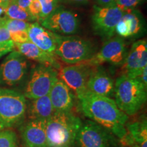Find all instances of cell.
I'll return each instance as SVG.
<instances>
[{
	"mask_svg": "<svg viewBox=\"0 0 147 147\" xmlns=\"http://www.w3.org/2000/svg\"><path fill=\"white\" fill-rule=\"evenodd\" d=\"M40 23L42 26L48 30L64 35L76 33L80 25L78 16L76 13L60 7Z\"/></svg>",
	"mask_w": 147,
	"mask_h": 147,
	"instance_id": "obj_12",
	"label": "cell"
},
{
	"mask_svg": "<svg viewBox=\"0 0 147 147\" xmlns=\"http://www.w3.org/2000/svg\"><path fill=\"white\" fill-rule=\"evenodd\" d=\"M30 100L27 102L26 113L29 120L47 121L55 113L49 95Z\"/></svg>",
	"mask_w": 147,
	"mask_h": 147,
	"instance_id": "obj_20",
	"label": "cell"
},
{
	"mask_svg": "<svg viewBox=\"0 0 147 147\" xmlns=\"http://www.w3.org/2000/svg\"><path fill=\"white\" fill-rule=\"evenodd\" d=\"M32 1H34V0H12V2L16 3V5H18L22 8L27 10L29 4Z\"/></svg>",
	"mask_w": 147,
	"mask_h": 147,
	"instance_id": "obj_31",
	"label": "cell"
},
{
	"mask_svg": "<svg viewBox=\"0 0 147 147\" xmlns=\"http://www.w3.org/2000/svg\"><path fill=\"white\" fill-rule=\"evenodd\" d=\"M27 101L23 93L0 87V123L5 128L22 124L26 116Z\"/></svg>",
	"mask_w": 147,
	"mask_h": 147,
	"instance_id": "obj_4",
	"label": "cell"
},
{
	"mask_svg": "<svg viewBox=\"0 0 147 147\" xmlns=\"http://www.w3.org/2000/svg\"><path fill=\"white\" fill-rule=\"evenodd\" d=\"M82 123L71 111H55L46 121L48 147H74Z\"/></svg>",
	"mask_w": 147,
	"mask_h": 147,
	"instance_id": "obj_2",
	"label": "cell"
},
{
	"mask_svg": "<svg viewBox=\"0 0 147 147\" xmlns=\"http://www.w3.org/2000/svg\"><path fill=\"white\" fill-rule=\"evenodd\" d=\"M29 41L41 50L49 54L55 55L59 35L42 27L38 22L30 23L27 29ZM56 56V55H55Z\"/></svg>",
	"mask_w": 147,
	"mask_h": 147,
	"instance_id": "obj_16",
	"label": "cell"
},
{
	"mask_svg": "<svg viewBox=\"0 0 147 147\" xmlns=\"http://www.w3.org/2000/svg\"><path fill=\"white\" fill-rule=\"evenodd\" d=\"M5 14L7 18L11 19L21 20L27 22L36 21L28 10L21 8L13 2H11L5 8Z\"/></svg>",
	"mask_w": 147,
	"mask_h": 147,
	"instance_id": "obj_21",
	"label": "cell"
},
{
	"mask_svg": "<svg viewBox=\"0 0 147 147\" xmlns=\"http://www.w3.org/2000/svg\"><path fill=\"white\" fill-rule=\"evenodd\" d=\"M144 20L138 10H129L125 11L115 28L121 38H133L140 36L144 32Z\"/></svg>",
	"mask_w": 147,
	"mask_h": 147,
	"instance_id": "obj_15",
	"label": "cell"
},
{
	"mask_svg": "<svg viewBox=\"0 0 147 147\" xmlns=\"http://www.w3.org/2000/svg\"><path fill=\"white\" fill-rule=\"evenodd\" d=\"M14 48L25 58L35 61L42 65L51 66L57 70H59L61 67L58 60L55 58V55L41 50L32 42L14 43Z\"/></svg>",
	"mask_w": 147,
	"mask_h": 147,
	"instance_id": "obj_19",
	"label": "cell"
},
{
	"mask_svg": "<svg viewBox=\"0 0 147 147\" xmlns=\"http://www.w3.org/2000/svg\"><path fill=\"white\" fill-rule=\"evenodd\" d=\"M12 1V0H0V7L5 9Z\"/></svg>",
	"mask_w": 147,
	"mask_h": 147,
	"instance_id": "obj_34",
	"label": "cell"
},
{
	"mask_svg": "<svg viewBox=\"0 0 147 147\" xmlns=\"http://www.w3.org/2000/svg\"><path fill=\"white\" fill-rule=\"evenodd\" d=\"M123 74L136 78L147 67V42L146 39L139 40L131 45L127 52L124 63L121 66Z\"/></svg>",
	"mask_w": 147,
	"mask_h": 147,
	"instance_id": "obj_13",
	"label": "cell"
},
{
	"mask_svg": "<svg viewBox=\"0 0 147 147\" xmlns=\"http://www.w3.org/2000/svg\"><path fill=\"white\" fill-rule=\"evenodd\" d=\"M27 10L30 13L36 22H40V15L42 12V6L40 4L39 0H34L29 4Z\"/></svg>",
	"mask_w": 147,
	"mask_h": 147,
	"instance_id": "obj_26",
	"label": "cell"
},
{
	"mask_svg": "<svg viewBox=\"0 0 147 147\" xmlns=\"http://www.w3.org/2000/svg\"><path fill=\"white\" fill-rule=\"evenodd\" d=\"M42 6V12L40 22L50 15L53 11L59 8V0H39Z\"/></svg>",
	"mask_w": 147,
	"mask_h": 147,
	"instance_id": "obj_24",
	"label": "cell"
},
{
	"mask_svg": "<svg viewBox=\"0 0 147 147\" xmlns=\"http://www.w3.org/2000/svg\"><path fill=\"white\" fill-rule=\"evenodd\" d=\"M28 71L27 58L17 51H12L0 64V86L18 85L25 80Z\"/></svg>",
	"mask_w": 147,
	"mask_h": 147,
	"instance_id": "obj_8",
	"label": "cell"
},
{
	"mask_svg": "<svg viewBox=\"0 0 147 147\" xmlns=\"http://www.w3.org/2000/svg\"><path fill=\"white\" fill-rule=\"evenodd\" d=\"M147 87L136 78L121 75L115 82L114 97L121 111L133 116L142 109L147 99Z\"/></svg>",
	"mask_w": 147,
	"mask_h": 147,
	"instance_id": "obj_3",
	"label": "cell"
},
{
	"mask_svg": "<svg viewBox=\"0 0 147 147\" xmlns=\"http://www.w3.org/2000/svg\"><path fill=\"white\" fill-rule=\"evenodd\" d=\"M3 25L6 27L9 32L14 33L21 31H27L30 23L27 21H21V20L11 19V18H5L3 21H1Z\"/></svg>",
	"mask_w": 147,
	"mask_h": 147,
	"instance_id": "obj_23",
	"label": "cell"
},
{
	"mask_svg": "<svg viewBox=\"0 0 147 147\" xmlns=\"http://www.w3.org/2000/svg\"><path fill=\"white\" fill-rule=\"evenodd\" d=\"M91 0H59V1L65 3H71V4L82 5L88 3Z\"/></svg>",
	"mask_w": 147,
	"mask_h": 147,
	"instance_id": "obj_33",
	"label": "cell"
},
{
	"mask_svg": "<svg viewBox=\"0 0 147 147\" xmlns=\"http://www.w3.org/2000/svg\"><path fill=\"white\" fill-rule=\"evenodd\" d=\"M78 100L80 111L86 117L107 129L120 140L125 137L128 116L119 109L114 99L87 91Z\"/></svg>",
	"mask_w": 147,
	"mask_h": 147,
	"instance_id": "obj_1",
	"label": "cell"
},
{
	"mask_svg": "<svg viewBox=\"0 0 147 147\" xmlns=\"http://www.w3.org/2000/svg\"><path fill=\"white\" fill-rule=\"evenodd\" d=\"M5 129V127H4V125H3L2 123H0V131H1L3 129Z\"/></svg>",
	"mask_w": 147,
	"mask_h": 147,
	"instance_id": "obj_35",
	"label": "cell"
},
{
	"mask_svg": "<svg viewBox=\"0 0 147 147\" xmlns=\"http://www.w3.org/2000/svg\"><path fill=\"white\" fill-rule=\"evenodd\" d=\"M57 78L58 71L56 69L39 63L31 70L23 94L29 100L49 95Z\"/></svg>",
	"mask_w": 147,
	"mask_h": 147,
	"instance_id": "obj_7",
	"label": "cell"
},
{
	"mask_svg": "<svg viewBox=\"0 0 147 147\" xmlns=\"http://www.w3.org/2000/svg\"><path fill=\"white\" fill-rule=\"evenodd\" d=\"M127 55L125 42L121 37L110 38L106 41L99 52L91 59L83 62L93 67L108 63L115 66H122Z\"/></svg>",
	"mask_w": 147,
	"mask_h": 147,
	"instance_id": "obj_9",
	"label": "cell"
},
{
	"mask_svg": "<svg viewBox=\"0 0 147 147\" xmlns=\"http://www.w3.org/2000/svg\"><path fill=\"white\" fill-rule=\"evenodd\" d=\"M94 68L95 67L85 63L65 66L59 69L58 78L65 82L79 98L87 92L88 80Z\"/></svg>",
	"mask_w": 147,
	"mask_h": 147,
	"instance_id": "obj_10",
	"label": "cell"
},
{
	"mask_svg": "<svg viewBox=\"0 0 147 147\" xmlns=\"http://www.w3.org/2000/svg\"><path fill=\"white\" fill-rule=\"evenodd\" d=\"M20 130L23 147H48L46 121L29 120Z\"/></svg>",
	"mask_w": 147,
	"mask_h": 147,
	"instance_id": "obj_14",
	"label": "cell"
},
{
	"mask_svg": "<svg viewBox=\"0 0 147 147\" xmlns=\"http://www.w3.org/2000/svg\"><path fill=\"white\" fill-rule=\"evenodd\" d=\"M14 49V43L12 40L5 42V43L0 44V58L7 53L12 52Z\"/></svg>",
	"mask_w": 147,
	"mask_h": 147,
	"instance_id": "obj_28",
	"label": "cell"
},
{
	"mask_svg": "<svg viewBox=\"0 0 147 147\" xmlns=\"http://www.w3.org/2000/svg\"><path fill=\"white\" fill-rule=\"evenodd\" d=\"M146 73H147V67H146L144 69H143L142 72H141L140 74L137 77L136 79L140 80L142 83L144 84L145 87H147V78H146L147 74Z\"/></svg>",
	"mask_w": 147,
	"mask_h": 147,
	"instance_id": "obj_32",
	"label": "cell"
},
{
	"mask_svg": "<svg viewBox=\"0 0 147 147\" xmlns=\"http://www.w3.org/2000/svg\"><path fill=\"white\" fill-rule=\"evenodd\" d=\"M49 96L55 111H71L75 103V95L65 82L57 78L53 84Z\"/></svg>",
	"mask_w": 147,
	"mask_h": 147,
	"instance_id": "obj_18",
	"label": "cell"
},
{
	"mask_svg": "<svg viewBox=\"0 0 147 147\" xmlns=\"http://www.w3.org/2000/svg\"><path fill=\"white\" fill-rule=\"evenodd\" d=\"M144 1V0H117L116 5L125 12L127 10L135 9Z\"/></svg>",
	"mask_w": 147,
	"mask_h": 147,
	"instance_id": "obj_25",
	"label": "cell"
},
{
	"mask_svg": "<svg viewBox=\"0 0 147 147\" xmlns=\"http://www.w3.org/2000/svg\"><path fill=\"white\" fill-rule=\"evenodd\" d=\"M10 38L14 43H23L29 41L27 31L10 33Z\"/></svg>",
	"mask_w": 147,
	"mask_h": 147,
	"instance_id": "obj_27",
	"label": "cell"
},
{
	"mask_svg": "<svg viewBox=\"0 0 147 147\" xmlns=\"http://www.w3.org/2000/svg\"><path fill=\"white\" fill-rule=\"evenodd\" d=\"M18 141L16 134L11 129L0 131V147H18Z\"/></svg>",
	"mask_w": 147,
	"mask_h": 147,
	"instance_id": "obj_22",
	"label": "cell"
},
{
	"mask_svg": "<svg viewBox=\"0 0 147 147\" xmlns=\"http://www.w3.org/2000/svg\"><path fill=\"white\" fill-rule=\"evenodd\" d=\"M10 34L3 23H0V44L11 41Z\"/></svg>",
	"mask_w": 147,
	"mask_h": 147,
	"instance_id": "obj_29",
	"label": "cell"
},
{
	"mask_svg": "<svg viewBox=\"0 0 147 147\" xmlns=\"http://www.w3.org/2000/svg\"><path fill=\"white\" fill-rule=\"evenodd\" d=\"M115 81L100 66L95 67L87 84V91L100 96L114 97Z\"/></svg>",
	"mask_w": 147,
	"mask_h": 147,
	"instance_id": "obj_17",
	"label": "cell"
},
{
	"mask_svg": "<svg viewBox=\"0 0 147 147\" xmlns=\"http://www.w3.org/2000/svg\"><path fill=\"white\" fill-rule=\"evenodd\" d=\"M98 6L109 7L115 6L117 3V0H95Z\"/></svg>",
	"mask_w": 147,
	"mask_h": 147,
	"instance_id": "obj_30",
	"label": "cell"
},
{
	"mask_svg": "<svg viewBox=\"0 0 147 147\" xmlns=\"http://www.w3.org/2000/svg\"><path fill=\"white\" fill-rule=\"evenodd\" d=\"M95 53L94 47L88 40L76 36L59 35L55 55L65 63H83L91 59Z\"/></svg>",
	"mask_w": 147,
	"mask_h": 147,
	"instance_id": "obj_5",
	"label": "cell"
},
{
	"mask_svg": "<svg viewBox=\"0 0 147 147\" xmlns=\"http://www.w3.org/2000/svg\"><path fill=\"white\" fill-rule=\"evenodd\" d=\"M124 11L117 5L101 7L95 5L92 14V25L95 33L104 38H112L115 34V28Z\"/></svg>",
	"mask_w": 147,
	"mask_h": 147,
	"instance_id": "obj_11",
	"label": "cell"
},
{
	"mask_svg": "<svg viewBox=\"0 0 147 147\" xmlns=\"http://www.w3.org/2000/svg\"><path fill=\"white\" fill-rule=\"evenodd\" d=\"M76 147H122L115 134L91 120L82 123L77 135Z\"/></svg>",
	"mask_w": 147,
	"mask_h": 147,
	"instance_id": "obj_6",
	"label": "cell"
}]
</instances>
